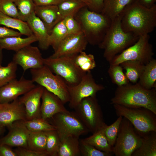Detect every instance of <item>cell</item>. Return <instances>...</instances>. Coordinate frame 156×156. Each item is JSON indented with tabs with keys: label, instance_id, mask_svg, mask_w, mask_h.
<instances>
[{
	"label": "cell",
	"instance_id": "obj_28",
	"mask_svg": "<svg viewBox=\"0 0 156 156\" xmlns=\"http://www.w3.org/2000/svg\"><path fill=\"white\" fill-rule=\"evenodd\" d=\"M0 25L17 30L27 36L33 34L26 22L6 15L0 12Z\"/></svg>",
	"mask_w": 156,
	"mask_h": 156
},
{
	"label": "cell",
	"instance_id": "obj_9",
	"mask_svg": "<svg viewBox=\"0 0 156 156\" xmlns=\"http://www.w3.org/2000/svg\"><path fill=\"white\" fill-rule=\"evenodd\" d=\"M142 137L132 124L122 117L114 145L113 153L116 156H131L140 146Z\"/></svg>",
	"mask_w": 156,
	"mask_h": 156
},
{
	"label": "cell",
	"instance_id": "obj_16",
	"mask_svg": "<svg viewBox=\"0 0 156 156\" xmlns=\"http://www.w3.org/2000/svg\"><path fill=\"white\" fill-rule=\"evenodd\" d=\"M26 120L24 105L19 98L8 103H0V126L8 127L15 122Z\"/></svg>",
	"mask_w": 156,
	"mask_h": 156
},
{
	"label": "cell",
	"instance_id": "obj_23",
	"mask_svg": "<svg viewBox=\"0 0 156 156\" xmlns=\"http://www.w3.org/2000/svg\"><path fill=\"white\" fill-rule=\"evenodd\" d=\"M38 41L33 34L24 38L21 36H12L0 38V46L2 49L16 52L32 43Z\"/></svg>",
	"mask_w": 156,
	"mask_h": 156
},
{
	"label": "cell",
	"instance_id": "obj_46",
	"mask_svg": "<svg viewBox=\"0 0 156 156\" xmlns=\"http://www.w3.org/2000/svg\"><path fill=\"white\" fill-rule=\"evenodd\" d=\"M0 156H17L14 150L5 144H0Z\"/></svg>",
	"mask_w": 156,
	"mask_h": 156
},
{
	"label": "cell",
	"instance_id": "obj_49",
	"mask_svg": "<svg viewBox=\"0 0 156 156\" xmlns=\"http://www.w3.org/2000/svg\"><path fill=\"white\" fill-rule=\"evenodd\" d=\"M2 49L0 46V66H1L3 59Z\"/></svg>",
	"mask_w": 156,
	"mask_h": 156
},
{
	"label": "cell",
	"instance_id": "obj_34",
	"mask_svg": "<svg viewBox=\"0 0 156 156\" xmlns=\"http://www.w3.org/2000/svg\"><path fill=\"white\" fill-rule=\"evenodd\" d=\"M27 129L30 131H46L56 130L55 127L47 120L41 118H34L30 120H22Z\"/></svg>",
	"mask_w": 156,
	"mask_h": 156
},
{
	"label": "cell",
	"instance_id": "obj_6",
	"mask_svg": "<svg viewBox=\"0 0 156 156\" xmlns=\"http://www.w3.org/2000/svg\"><path fill=\"white\" fill-rule=\"evenodd\" d=\"M77 55L43 58L44 64L53 73L63 79L68 86H75L81 81L86 73L75 62V57Z\"/></svg>",
	"mask_w": 156,
	"mask_h": 156
},
{
	"label": "cell",
	"instance_id": "obj_41",
	"mask_svg": "<svg viewBox=\"0 0 156 156\" xmlns=\"http://www.w3.org/2000/svg\"><path fill=\"white\" fill-rule=\"evenodd\" d=\"M0 12L8 16L18 19V10L14 0H0Z\"/></svg>",
	"mask_w": 156,
	"mask_h": 156
},
{
	"label": "cell",
	"instance_id": "obj_19",
	"mask_svg": "<svg viewBox=\"0 0 156 156\" xmlns=\"http://www.w3.org/2000/svg\"><path fill=\"white\" fill-rule=\"evenodd\" d=\"M41 99L40 116L44 120H47L58 113L69 111L57 96L44 88Z\"/></svg>",
	"mask_w": 156,
	"mask_h": 156
},
{
	"label": "cell",
	"instance_id": "obj_29",
	"mask_svg": "<svg viewBox=\"0 0 156 156\" xmlns=\"http://www.w3.org/2000/svg\"><path fill=\"white\" fill-rule=\"evenodd\" d=\"M120 64L125 70V75L129 81L133 83L138 82L145 65L140 62L134 60L125 61Z\"/></svg>",
	"mask_w": 156,
	"mask_h": 156
},
{
	"label": "cell",
	"instance_id": "obj_43",
	"mask_svg": "<svg viewBox=\"0 0 156 156\" xmlns=\"http://www.w3.org/2000/svg\"><path fill=\"white\" fill-rule=\"evenodd\" d=\"M14 150L17 156H48L45 153L37 151L22 147H18Z\"/></svg>",
	"mask_w": 156,
	"mask_h": 156
},
{
	"label": "cell",
	"instance_id": "obj_22",
	"mask_svg": "<svg viewBox=\"0 0 156 156\" xmlns=\"http://www.w3.org/2000/svg\"><path fill=\"white\" fill-rule=\"evenodd\" d=\"M34 12L43 23L50 34L58 17L57 5H36Z\"/></svg>",
	"mask_w": 156,
	"mask_h": 156
},
{
	"label": "cell",
	"instance_id": "obj_37",
	"mask_svg": "<svg viewBox=\"0 0 156 156\" xmlns=\"http://www.w3.org/2000/svg\"><path fill=\"white\" fill-rule=\"evenodd\" d=\"M47 141L46 152L48 156H57L60 139L56 130L46 131Z\"/></svg>",
	"mask_w": 156,
	"mask_h": 156
},
{
	"label": "cell",
	"instance_id": "obj_39",
	"mask_svg": "<svg viewBox=\"0 0 156 156\" xmlns=\"http://www.w3.org/2000/svg\"><path fill=\"white\" fill-rule=\"evenodd\" d=\"M122 118V117L121 116H118L113 123L109 126L106 124L103 129L104 134L108 143L113 147L116 141Z\"/></svg>",
	"mask_w": 156,
	"mask_h": 156
},
{
	"label": "cell",
	"instance_id": "obj_48",
	"mask_svg": "<svg viewBox=\"0 0 156 156\" xmlns=\"http://www.w3.org/2000/svg\"><path fill=\"white\" fill-rule=\"evenodd\" d=\"M135 1L143 6L149 8L155 4L156 0H135Z\"/></svg>",
	"mask_w": 156,
	"mask_h": 156
},
{
	"label": "cell",
	"instance_id": "obj_38",
	"mask_svg": "<svg viewBox=\"0 0 156 156\" xmlns=\"http://www.w3.org/2000/svg\"><path fill=\"white\" fill-rule=\"evenodd\" d=\"M17 65L13 61L5 66H0V88L16 79Z\"/></svg>",
	"mask_w": 156,
	"mask_h": 156
},
{
	"label": "cell",
	"instance_id": "obj_45",
	"mask_svg": "<svg viewBox=\"0 0 156 156\" xmlns=\"http://www.w3.org/2000/svg\"><path fill=\"white\" fill-rule=\"evenodd\" d=\"M90 5L88 7L90 10L97 13H101L104 0H90Z\"/></svg>",
	"mask_w": 156,
	"mask_h": 156
},
{
	"label": "cell",
	"instance_id": "obj_1",
	"mask_svg": "<svg viewBox=\"0 0 156 156\" xmlns=\"http://www.w3.org/2000/svg\"><path fill=\"white\" fill-rule=\"evenodd\" d=\"M121 26L125 32L137 37L149 34L156 27V5L148 8L135 1L123 12Z\"/></svg>",
	"mask_w": 156,
	"mask_h": 156
},
{
	"label": "cell",
	"instance_id": "obj_26",
	"mask_svg": "<svg viewBox=\"0 0 156 156\" xmlns=\"http://www.w3.org/2000/svg\"><path fill=\"white\" fill-rule=\"evenodd\" d=\"M87 6L83 2L78 0H63L58 5V17L55 25L69 16H75L81 8Z\"/></svg>",
	"mask_w": 156,
	"mask_h": 156
},
{
	"label": "cell",
	"instance_id": "obj_36",
	"mask_svg": "<svg viewBox=\"0 0 156 156\" xmlns=\"http://www.w3.org/2000/svg\"><path fill=\"white\" fill-rule=\"evenodd\" d=\"M120 64L109 65L108 74L113 83L117 86H121L129 83Z\"/></svg>",
	"mask_w": 156,
	"mask_h": 156
},
{
	"label": "cell",
	"instance_id": "obj_31",
	"mask_svg": "<svg viewBox=\"0 0 156 156\" xmlns=\"http://www.w3.org/2000/svg\"><path fill=\"white\" fill-rule=\"evenodd\" d=\"M46 131H29L27 143L28 148L47 153L46 152Z\"/></svg>",
	"mask_w": 156,
	"mask_h": 156
},
{
	"label": "cell",
	"instance_id": "obj_11",
	"mask_svg": "<svg viewBox=\"0 0 156 156\" xmlns=\"http://www.w3.org/2000/svg\"><path fill=\"white\" fill-rule=\"evenodd\" d=\"M105 89L103 85L96 82L91 71L87 72L78 84L73 86H68L70 97L69 107L74 109L83 99L96 96L97 92Z\"/></svg>",
	"mask_w": 156,
	"mask_h": 156
},
{
	"label": "cell",
	"instance_id": "obj_42",
	"mask_svg": "<svg viewBox=\"0 0 156 156\" xmlns=\"http://www.w3.org/2000/svg\"><path fill=\"white\" fill-rule=\"evenodd\" d=\"M68 34L77 33L81 30L80 26L73 16H69L63 20Z\"/></svg>",
	"mask_w": 156,
	"mask_h": 156
},
{
	"label": "cell",
	"instance_id": "obj_44",
	"mask_svg": "<svg viewBox=\"0 0 156 156\" xmlns=\"http://www.w3.org/2000/svg\"><path fill=\"white\" fill-rule=\"evenodd\" d=\"M22 34L6 27H0V38L12 36H21Z\"/></svg>",
	"mask_w": 156,
	"mask_h": 156
},
{
	"label": "cell",
	"instance_id": "obj_51",
	"mask_svg": "<svg viewBox=\"0 0 156 156\" xmlns=\"http://www.w3.org/2000/svg\"><path fill=\"white\" fill-rule=\"evenodd\" d=\"M4 128V127H2L0 126V135L3 132Z\"/></svg>",
	"mask_w": 156,
	"mask_h": 156
},
{
	"label": "cell",
	"instance_id": "obj_12",
	"mask_svg": "<svg viewBox=\"0 0 156 156\" xmlns=\"http://www.w3.org/2000/svg\"><path fill=\"white\" fill-rule=\"evenodd\" d=\"M52 124L59 132L67 133L79 138L89 131L75 112L59 113L51 118Z\"/></svg>",
	"mask_w": 156,
	"mask_h": 156
},
{
	"label": "cell",
	"instance_id": "obj_20",
	"mask_svg": "<svg viewBox=\"0 0 156 156\" xmlns=\"http://www.w3.org/2000/svg\"><path fill=\"white\" fill-rule=\"evenodd\" d=\"M26 22L33 34L36 37L40 48L43 50L47 49L50 46L49 34L42 21L34 12Z\"/></svg>",
	"mask_w": 156,
	"mask_h": 156
},
{
	"label": "cell",
	"instance_id": "obj_21",
	"mask_svg": "<svg viewBox=\"0 0 156 156\" xmlns=\"http://www.w3.org/2000/svg\"><path fill=\"white\" fill-rule=\"evenodd\" d=\"M57 132L60 139L57 156H81L79 138L67 133Z\"/></svg>",
	"mask_w": 156,
	"mask_h": 156
},
{
	"label": "cell",
	"instance_id": "obj_15",
	"mask_svg": "<svg viewBox=\"0 0 156 156\" xmlns=\"http://www.w3.org/2000/svg\"><path fill=\"white\" fill-rule=\"evenodd\" d=\"M43 59L38 48L30 45L16 52L12 61L20 66L25 72L29 69L42 66L44 65Z\"/></svg>",
	"mask_w": 156,
	"mask_h": 156
},
{
	"label": "cell",
	"instance_id": "obj_35",
	"mask_svg": "<svg viewBox=\"0 0 156 156\" xmlns=\"http://www.w3.org/2000/svg\"><path fill=\"white\" fill-rule=\"evenodd\" d=\"M75 60L80 68L86 73L91 71L96 66L94 55L91 54H87L84 51L76 55Z\"/></svg>",
	"mask_w": 156,
	"mask_h": 156
},
{
	"label": "cell",
	"instance_id": "obj_17",
	"mask_svg": "<svg viewBox=\"0 0 156 156\" xmlns=\"http://www.w3.org/2000/svg\"><path fill=\"white\" fill-rule=\"evenodd\" d=\"M44 88L38 85L23 95L19 100L24 106L26 120L41 118L40 100Z\"/></svg>",
	"mask_w": 156,
	"mask_h": 156
},
{
	"label": "cell",
	"instance_id": "obj_10",
	"mask_svg": "<svg viewBox=\"0 0 156 156\" xmlns=\"http://www.w3.org/2000/svg\"><path fill=\"white\" fill-rule=\"evenodd\" d=\"M150 38L149 34L139 36L134 44L116 55L109 62V65L120 64L129 60L137 61L146 64L153 58L154 55Z\"/></svg>",
	"mask_w": 156,
	"mask_h": 156
},
{
	"label": "cell",
	"instance_id": "obj_7",
	"mask_svg": "<svg viewBox=\"0 0 156 156\" xmlns=\"http://www.w3.org/2000/svg\"><path fill=\"white\" fill-rule=\"evenodd\" d=\"M32 80L57 96L64 104L69 102L68 85L60 76L54 74L46 66L30 69Z\"/></svg>",
	"mask_w": 156,
	"mask_h": 156
},
{
	"label": "cell",
	"instance_id": "obj_50",
	"mask_svg": "<svg viewBox=\"0 0 156 156\" xmlns=\"http://www.w3.org/2000/svg\"><path fill=\"white\" fill-rule=\"evenodd\" d=\"M81 1L85 3L87 7H88L90 5V0H78Z\"/></svg>",
	"mask_w": 156,
	"mask_h": 156
},
{
	"label": "cell",
	"instance_id": "obj_5",
	"mask_svg": "<svg viewBox=\"0 0 156 156\" xmlns=\"http://www.w3.org/2000/svg\"><path fill=\"white\" fill-rule=\"evenodd\" d=\"M116 113L127 119L141 136L151 131H156V114L144 107H130L113 105Z\"/></svg>",
	"mask_w": 156,
	"mask_h": 156
},
{
	"label": "cell",
	"instance_id": "obj_32",
	"mask_svg": "<svg viewBox=\"0 0 156 156\" xmlns=\"http://www.w3.org/2000/svg\"><path fill=\"white\" fill-rule=\"evenodd\" d=\"M68 34L63 20L54 26L49 34V45L52 46L54 51L56 50L61 42Z\"/></svg>",
	"mask_w": 156,
	"mask_h": 156
},
{
	"label": "cell",
	"instance_id": "obj_8",
	"mask_svg": "<svg viewBox=\"0 0 156 156\" xmlns=\"http://www.w3.org/2000/svg\"><path fill=\"white\" fill-rule=\"evenodd\" d=\"M74 109L89 132L92 133L101 129L106 124L96 96L83 99Z\"/></svg>",
	"mask_w": 156,
	"mask_h": 156
},
{
	"label": "cell",
	"instance_id": "obj_3",
	"mask_svg": "<svg viewBox=\"0 0 156 156\" xmlns=\"http://www.w3.org/2000/svg\"><path fill=\"white\" fill-rule=\"evenodd\" d=\"M123 13V12L111 20L109 28L98 46L104 50L103 57L109 62L116 55L134 44L139 38L122 29L121 20Z\"/></svg>",
	"mask_w": 156,
	"mask_h": 156
},
{
	"label": "cell",
	"instance_id": "obj_25",
	"mask_svg": "<svg viewBox=\"0 0 156 156\" xmlns=\"http://www.w3.org/2000/svg\"><path fill=\"white\" fill-rule=\"evenodd\" d=\"M135 0H104L101 13L112 20L123 12Z\"/></svg>",
	"mask_w": 156,
	"mask_h": 156
},
{
	"label": "cell",
	"instance_id": "obj_40",
	"mask_svg": "<svg viewBox=\"0 0 156 156\" xmlns=\"http://www.w3.org/2000/svg\"><path fill=\"white\" fill-rule=\"evenodd\" d=\"M79 149L81 155L83 156H111L113 154L100 151L82 139L79 140Z\"/></svg>",
	"mask_w": 156,
	"mask_h": 156
},
{
	"label": "cell",
	"instance_id": "obj_2",
	"mask_svg": "<svg viewBox=\"0 0 156 156\" xmlns=\"http://www.w3.org/2000/svg\"><path fill=\"white\" fill-rule=\"evenodd\" d=\"M110 104L130 107H144L156 114V88L146 89L138 82L117 86Z\"/></svg>",
	"mask_w": 156,
	"mask_h": 156
},
{
	"label": "cell",
	"instance_id": "obj_47",
	"mask_svg": "<svg viewBox=\"0 0 156 156\" xmlns=\"http://www.w3.org/2000/svg\"><path fill=\"white\" fill-rule=\"evenodd\" d=\"M35 5H57L63 0H33Z\"/></svg>",
	"mask_w": 156,
	"mask_h": 156
},
{
	"label": "cell",
	"instance_id": "obj_24",
	"mask_svg": "<svg viewBox=\"0 0 156 156\" xmlns=\"http://www.w3.org/2000/svg\"><path fill=\"white\" fill-rule=\"evenodd\" d=\"M141 137L140 145L131 156H156V131H150Z\"/></svg>",
	"mask_w": 156,
	"mask_h": 156
},
{
	"label": "cell",
	"instance_id": "obj_18",
	"mask_svg": "<svg viewBox=\"0 0 156 156\" xmlns=\"http://www.w3.org/2000/svg\"><path fill=\"white\" fill-rule=\"evenodd\" d=\"M8 128L9 132L6 135L0 139V144L28 148L29 131L22 120L15 122Z\"/></svg>",
	"mask_w": 156,
	"mask_h": 156
},
{
	"label": "cell",
	"instance_id": "obj_33",
	"mask_svg": "<svg viewBox=\"0 0 156 156\" xmlns=\"http://www.w3.org/2000/svg\"><path fill=\"white\" fill-rule=\"evenodd\" d=\"M18 13V19L26 22L34 12L35 5L33 0H14Z\"/></svg>",
	"mask_w": 156,
	"mask_h": 156
},
{
	"label": "cell",
	"instance_id": "obj_4",
	"mask_svg": "<svg viewBox=\"0 0 156 156\" xmlns=\"http://www.w3.org/2000/svg\"><path fill=\"white\" fill-rule=\"evenodd\" d=\"M74 18L88 43L93 46H98L102 42L112 21L101 13L90 10L87 6L80 9Z\"/></svg>",
	"mask_w": 156,
	"mask_h": 156
},
{
	"label": "cell",
	"instance_id": "obj_14",
	"mask_svg": "<svg viewBox=\"0 0 156 156\" xmlns=\"http://www.w3.org/2000/svg\"><path fill=\"white\" fill-rule=\"evenodd\" d=\"M34 83L23 76L10 81L0 88V103H10L17 99L35 87Z\"/></svg>",
	"mask_w": 156,
	"mask_h": 156
},
{
	"label": "cell",
	"instance_id": "obj_13",
	"mask_svg": "<svg viewBox=\"0 0 156 156\" xmlns=\"http://www.w3.org/2000/svg\"><path fill=\"white\" fill-rule=\"evenodd\" d=\"M88 43L82 32L68 34L62 41L54 53L49 57H60L77 54L84 51Z\"/></svg>",
	"mask_w": 156,
	"mask_h": 156
},
{
	"label": "cell",
	"instance_id": "obj_27",
	"mask_svg": "<svg viewBox=\"0 0 156 156\" xmlns=\"http://www.w3.org/2000/svg\"><path fill=\"white\" fill-rule=\"evenodd\" d=\"M138 82L144 88L151 89L156 88V60L153 58L145 65Z\"/></svg>",
	"mask_w": 156,
	"mask_h": 156
},
{
	"label": "cell",
	"instance_id": "obj_30",
	"mask_svg": "<svg viewBox=\"0 0 156 156\" xmlns=\"http://www.w3.org/2000/svg\"><path fill=\"white\" fill-rule=\"evenodd\" d=\"M103 129L92 133V135L89 137L82 140L100 151L113 153V147L108 143Z\"/></svg>",
	"mask_w": 156,
	"mask_h": 156
}]
</instances>
